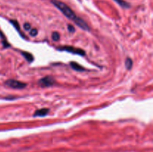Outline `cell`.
I'll return each mask as SVG.
<instances>
[{
    "label": "cell",
    "mask_w": 153,
    "mask_h": 152,
    "mask_svg": "<svg viewBox=\"0 0 153 152\" xmlns=\"http://www.w3.org/2000/svg\"><path fill=\"white\" fill-rule=\"evenodd\" d=\"M52 3L57 7L61 11V13L67 16L68 19L73 20L76 25L79 27H80L82 29L85 30V31H90L89 26L87 25L86 22L83 20L82 19L79 18V16H76V13L73 12V10L69 7L68 5L65 4V3L62 2V1H59V0H52Z\"/></svg>",
    "instance_id": "cell-1"
},
{
    "label": "cell",
    "mask_w": 153,
    "mask_h": 152,
    "mask_svg": "<svg viewBox=\"0 0 153 152\" xmlns=\"http://www.w3.org/2000/svg\"><path fill=\"white\" fill-rule=\"evenodd\" d=\"M5 85H7L9 87L13 88V89H24L26 86V83H24L19 80H16L14 79H10V80H6Z\"/></svg>",
    "instance_id": "cell-2"
},
{
    "label": "cell",
    "mask_w": 153,
    "mask_h": 152,
    "mask_svg": "<svg viewBox=\"0 0 153 152\" xmlns=\"http://www.w3.org/2000/svg\"><path fill=\"white\" fill-rule=\"evenodd\" d=\"M58 50L66 51V52H70V53H73L78 55H82V56H84L85 55V51L81 49H79V48H74L73 46H63V47L59 48Z\"/></svg>",
    "instance_id": "cell-3"
},
{
    "label": "cell",
    "mask_w": 153,
    "mask_h": 152,
    "mask_svg": "<svg viewBox=\"0 0 153 152\" xmlns=\"http://www.w3.org/2000/svg\"><path fill=\"white\" fill-rule=\"evenodd\" d=\"M55 79L52 76H46L39 80V84L42 87H47V86H52L55 83Z\"/></svg>",
    "instance_id": "cell-4"
},
{
    "label": "cell",
    "mask_w": 153,
    "mask_h": 152,
    "mask_svg": "<svg viewBox=\"0 0 153 152\" xmlns=\"http://www.w3.org/2000/svg\"><path fill=\"white\" fill-rule=\"evenodd\" d=\"M49 110L48 108H42L40 109V110H36V112L34 113V114L33 115V116L36 117V116H40V117H42V116H45L48 114Z\"/></svg>",
    "instance_id": "cell-5"
},
{
    "label": "cell",
    "mask_w": 153,
    "mask_h": 152,
    "mask_svg": "<svg viewBox=\"0 0 153 152\" xmlns=\"http://www.w3.org/2000/svg\"><path fill=\"white\" fill-rule=\"evenodd\" d=\"M70 66L76 71H85V69L84 67H82V66L79 65V64H78L77 63L71 62L70 63Z\"/></svg>",
    "instance_id": "cell-6"
},
{
    "label": "cell",
    "mask_w": 153,
    "mask_h": 152,
    "mask_svg": "<svg viewBox=\"0 0 153 152\" xmlns=\"http://www.w3.org/2000/svg\"><path fill=\"white\" fill-rule=\"evenodd\" d=\"M22 55H23L24 57H25V59H26L27 61H28L29 63L32 62V61H34V57H33L32 55H31V53H29V52H22Z\"/></svg>",
    "instance_id": "cell-7"
},
{
    "label": "cell",
    "mask_w": 153,
    "mask_h": 152,
    "mask_svg": "<svg viewBox=\"0 0 153 152\" xmlns=\"http://www.w3.org/2000/svg\"><path fill=\"white\" fill-rule=\"evenodd\" d=\"M126 68L128 70H130L132 67V61H131V58H127V59L126 60Z\"/></svg>",
    "instance_id": "cell-8"
},
{
    "label": "cell",
    "mask_w": 153,
    "mask_h": 152,
    "mask_svg": "<svg viewBox=\"0 0 153 152\" xmlns=\"http://www.w3.org/2000/svg\"><path fill=\"white\" fill-rule=\"evenodd\" d=\"M116 2H117L118 4L120 6H122L123 7H125V8H127V7H129V4L127 3L126 1H125L124 0H114Z\"/></svg>",
    "instance_id": "cell-9"
},
{
    "label": "cell",
    "mask_w": 153,
    "mask_h": 152,
    "mask_svg": "<svg viewBox=\"0 0 153 152\" xmlns=\"http://www.w3.org/2000/svg\"><path fill=\"white\" fill-rule=\"evenodd\" d=\"M10 22H11L12 25L14 26V28H16V30H17V31L19 33V34H20V35L22 36V37H24L23 34H22V33L20 32V31H19V24H18V22H16V21H15V20H10Z\"/></svg>",
    "instance_id": "cell-10"
},
{
    "label": "cell",
    "mask_w": 153,
    "mask_h": 152,
    "mask_svg": "<svg viewBox=\"0 0 153 152\" xmlns=\"http://www.w3.org/2000/svg\"><path fill=\"white\" fill-rule=\"evenodd\" d=\"M0 37H1V40H2V43H3V46H4V47H9L10 46V44H9L7 42V40H6L5 37H4V36L3 35L2 33L0 31Z\"/></svg>",
    "instance_id": "cell-11"
},
{
    "label": "cell",
    "mask_w": 153,
    "mask_h": 152,
    "mask_svg": "<svg viewBox=\"0 0 153 152\" xmlns=\"http://www.w3.org/2000/svg\"><path fill=\"white\" fill-rule=\"evenodd\" d=\"M52 38L54 41H58V40L60 39V34H58V32H56V31H55V32L52 33Z\"/></svg>",
    "instance_id": "cell-12"
},
{
    "label": "cell",
    "mask_w": 153,
    "mask_h": 152,
    "mask_svg": "<svg viewBox=\"0 0 153 152\" xmlns=\"http://www.w3.org/2000/svg\"><path fill=\"white\" fill-rule=\"evenodd\" d=\"M37 33H38V31L36 28H33L30 31V35L32 36V37H35V36H37Z\"/></svg>",
    "instance_id": "cell-13"
},
{
    "label": "cell",
    "mask_w": 153,
    "mask_h": 152,
    "mask_svg": "<svg viewBox=\"0 0 153 152\" xmlns=\"http://www.w3.org/2000/svg\"><path fill=\"white\" fill-rule=\"evenodd\" d=\"M68 31L70 33H74L75 32V28L71 25H68Z\"/></svg>",
    "instance_id": "cell-14"
},
{
    "label": "cell",
    "mask_w": 153,
    "mask_h": 152,
    "mask_svg": "<svg viewBox=\"0 0 153 152\" xmlns=\"http://www.w3.org/2000/svg\"><path fill=\"white\" fill-rule=\"evenodd\" d=\"M24 28L26 31H29L30 28H31V25L29 23H28V22H26V23L24 24Z\"/></svg>",
    "instance_id": "cell-15"
}]
</instances>
